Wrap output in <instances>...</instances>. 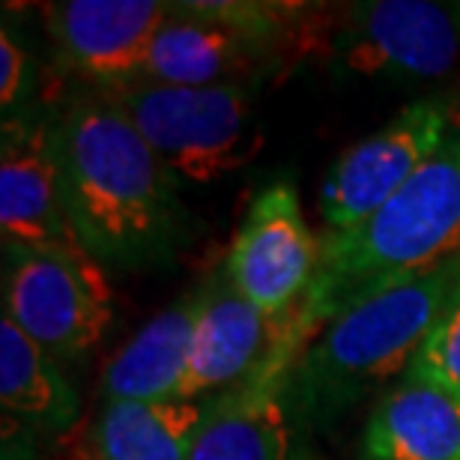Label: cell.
<instances>
[{
    "mask_svg": "<svg viewBox=\"0 0 460 460\" xmlns=\"http://www.w3.org/2000/svg\"><path fill=\"white\" fill-rule=\"evenodd\" d=\"M207 401H105L90 434L93 460H189Z\"/></svg>",
    "mask_w": 460,
    "mask_h": 460,
    "instance_id": "cell-17",
    "label": "cell"
},
{
    "mask_svg": "<svg viewBox=\"0 0 460 460\" xmlns=\"http://www.w3.org/2000/svg\"><path fill=\"white\" fill-rule=\"evenodd\" d=\"M0 159V234L4 248L87 252L63 204L54 123L13 117L4 123Z\"/></svg>",
    "mask_w": 460,
    "mask_h": 460,
    "instance_id": "cell-10",
    "label": "cell"
},
{
    "mask_svg": "<svg viewBox=\"0 0 460 460\" xmlns=\"http://www.w3.org/2000/svg\"><path fill=\"white\" fill-rule=\"evenodd\" d=\"M457 288L460 254L356 302L320 329L288 383L305 419H332L407 374Z\"/></svg>",
    "mask_w": 460,
    "mask_h": 460,
    "instance_id": "cell-3",
    "label": "cell"
},
{
    "mask_svg": "<svg viewBox=\"0 0 460 460\" xmlns=\"http://www.w3.org/2000/svg\"><path fill=\"white\" fill-rule=\"evenodd\" d=\"M4 317L58 362L87 356L114 320L105 270L87 252L4 248Z\"/></svg>",
    "mask_w": 460,
    "mask_h": 460,
    "instance_id": "cell-5",
    "label": "cell"
},
{
    "mask_svg": "<svg viewBox=\"0 0 460 460\" xmlns=\"http://www.w3.org/2000/svg\"><path fill=\"white\" fill-rule=\"evenodd\" d=\"M168 15L171 4L159 0H63L45 6V24L60 58L96 87L141 78Z\"/></svg>",
    "mask_w": 460,
    "mask_h": 460,
    "instance_id": "cell-11",
    "label": "cell"
},
{
    "mask_svg": "<svg viewBox=\"0 0 460 460\" xmlns=\"http://www.w3.org/2000/svg\"><path fill=\"white\" fill-rule=\"evenodd\" d=\"M200 288V311L180 401H213L261 376L281 358H299L296 314L275 320L254 308L227 279L225 266Z\"/></svg>",
    "mask_w": 460,
    "mask_h": 460,
    "instance_id": "cell-8",
    "label": "cell"
},
{
    "mask_svg": "<svg viewBox=\"0 0 460 460\" xmlns=\"http://www.w3.org/2000/svg\"><path fill=\"white\" fill-rule=\"evenodd\" d=\"M457 144H460V128H457Z\"/></svg>",
    "mask_w": 460,
    "mask_h": 460,
    "instance_id": "cell-20",
    "label": "cell"
},
{
    "mask_svg": "<svg viewBox=\"0 0 460 460\" xmlns=\"http://www.w3.org/2000/svg\"><path fill=\"white\" fill-rule=\"evenodd\" d=\"M137 128L180 186H213L263 150L252 84L173 87L137 78L99 87Z\"/></svg>",
    "mask_w": 460,
    "mask_h": 460,
    "instance_id": "cell-4",
    "label": "cell"
},
{
    "mask_svg": "<svg viewBox=\"0 0 460 460\" xmlns=\"http://www.w3.org/2000/svg\"><path fill=\"white\" fill-rule=\"evenodd\" d=\"M358 460H460V398L425 380H401L374 403Z\"/></svg>",
    "mask_w": 460,
    "mask_h": 460,
    "instance_id": "cell-15",
    "label": "cell"
},
{
    "mask_svg": "<svg viewBox=\"0 0 460 460\" xmlns=\"http://www.w3.org/2000/svg\"><path fill=\"white\" fill-rule=\"evenodd\" d=\"M457 135L446 99L428 96L401 108L329 168L320 186V216L329 234H347L398 195Z\"/></svg>",
    "mask_w": 460,
    "mask_h": 460,
    "instance_id": "cell-6",
    "label": "cell"
},
{
    "mask_svg": "<svg viewBox=\"0 0 460 460\" xmlns=\"http://www.w3.org/2000/svg\"><path fill=\"white\" fill-rule=\"evenodd\" d=\"M401 380H425L460 398V288Z\"/></svg>",
    "mask_w": 460,
    "mask_h": 460,
    "instance_id": "cell-18",
    "label": "cell"
},
{
    "mask_svg": "<svg viewBox=\"0 0 460 460\" xmlns=\"http://www.w3.org/2000/svg\"><path fill=\"white\" fill-rule=\"evenodd\" d=\"M296 358H281L239 389L207 401L189 460H299L288 412Z\"/></svg>",
    "mask_w": 460,
    "mask_h": 460,
    "instance_id": "cell-13",
    "label": "cell"
},
{
    "mask_svg": "<svg viewBox=\"0 0 460 460\" xmlns=\"http://www.w3.org/2000/svg\"><path fill=\"white\" fill-rule=\"evenodd\" d=\"M31 87V54L24 51L22 40L4 24L0 31V108L4 123L9 117H18V105L24 102Z\"/></svg>",
    "mask_w": 460,
    "mask_h": 460,
    "instance_id": "cell-19",
    "label": "cell"
},
{
    "mask_svg": "<svg viewBox=\"0 0 460 460\" xmlns=\"http://www.w3.org/2000/svg\"><path fill=\"white\" fill-rule=\"evenodd\" d=\"M54 153L69 222L102 270L164 266L195 236L180 182L99 87L63 108Z\"/></svg>",
    "mask_w": 460,
    "mask_h": 460,
    "instance_id": "cell-1",
    "label": "cell"
},
{
    "mask_svg": "<svg viewBox=\"0 0 460 460\" xmlns=\"http://www.w3.org/2000/svg\"><path fill=\"white\" fill-rule=\"evenodd\" d=\"M0 403L4 416L33 434H63L78 419V394L60 362L0 317Z\"/></svg>",
    "mask_w": 460,
    "mask_h": 460,
    "instance_id": "cell-16",
    "label": "cell"
},
{
    "mask_svg": "<svg viewBox=\"0 0 460 460\" xmlns=\"http://www.w3.org/2000/svg\"><path fill=\"white\" fill-rule=\"evenodd\" d=\"M275 60L279 54L272 45L252 33L191 4H171V15L155 33L141 78L173 87L254 84Z\"/></svg>",
    "mask_w": 460,
    "mask_h": 460,
    "instance_id": "cell-12",
    "label": "cell"
},
{
    "mask_svg": "<svg viewBox=\"0 0 460 460\" xmlns=\"http://www.w3.org/2000/svg\"><path fill=\"white\" fill-rule=\"evenodd\" d=\"M455 254H460L457 135L371 218L320 243L314 281L296 311L302 347L349 305Z\"/></svg>",
    "mask_w": 460,
    "mask_h": 460,
    "instance_id": "cell-2",
    "label": "cell"
},
{
    "mask_svg": "<svg viewBox=\"0 0 460 460\" xmlns=\"http://www.w3.org/2000/svg\"><path fill=\"white\" fill-rule=\"evenodd\" d=\"M329 54L349 75L443 81L460 66V4H349L332 31Z\"/></svg>",
    "mask_w": 460,
    "mask_h": 460,
    "instance_id": "cell-7",
    "label": "cell"
},
{
    "mask_svg": "<svg viewBox=\"0 0 460 460\" xmlns=\"http://www.w3.org/2000/svg\"><path fill=\"white\" fill-rule=\"evenodd\" d=\"M200 311V288L150 317L102 371L105 401H180Z\"/></svg>",
    "mask_w": 460,
    "mask_h": 460,
    "instance_id": "cell-14",
    "label": "cell"
},
{
    "mask_svg": "<svg viewBox=\"0 0 460 460\" xmlns=\"http://www.w3.org/2000/svg\"><path fill=\"white\" fill-rule=\"evenodd\" d=\"M317 261L320 243L302 216L296 189L281 180L252 200L227 248L225 272L254 308L288 320L305 299Z\"/></svg>",
    "mask_w": 460,
    "mask_h": 460,
    "instance_id": "cell-9",
    "label": "cell"
},
{
    "mask_svg": "<svg viewBox=\"0 0 460 460\" xmlns=\"http://www.w3.org/2000/svg\"><path fill=\"white\" fill-rule=\"evenodd\" d=\"M6 460H9V457H6Z\"/></svg>",
    "mask_w": 460,
    "mask_h": 460,
    "instance_id": "cell-21",
    "label": "cell"
}]
</instances>
